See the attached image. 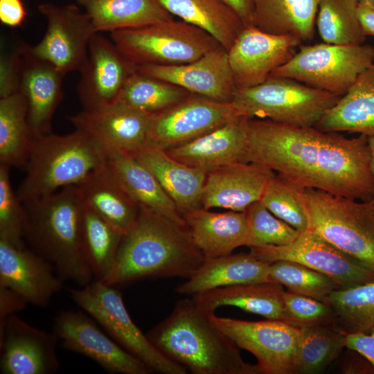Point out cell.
I'll return each mask as SVG.
<instances>
[{
  "mask_svg": "<svg viewBox=\"0 0 374 374\" xmlns=\"http://www.w3.org/2000/svg\"><path fill=\"white\" fill-rule=\"evenodd\" d=\"M269 263L250 253L205 259L187 280L176 287L181 295L195 296L217 287L268 281Z\"/></svg>",
  "mask_w": 374,
  "mask_h": 374,
  "instance_id": "f1b7e54d",
  "label": "cell"
},
{
  "mask_svg": "<svg viewBox=\"0 0 374 374\" xmlns=\"http://www.w3.org/2000/svg\"><path fill=\"white\" fill-rule=\"evenodd\" d=\"M27 16L21 0H0V21L8 27L21 26Z\"/></svg>",
  "mask_w": 374,
  "mask_h": 374,
  "instance_id": "c3c4849f",
  "label": "cell"
},
{
  "mask_svg": "<svg viewBox=\"0 0 374 374\" xmlns=\"http://www.w3.org/2000/svg\"><path fill=\"white\" fill-rule=\"evenodd\" d=\"M46 21L42 39L30 49L65 74L80 71L84 64L89 45L96 33L89 16L75 4L59 6L43 3L38 6Z\"/></svg>",
  "mask_w": 374,
  "mask_h": 374,
  "instance_id": "7c38bea8",
  "label": "cell"
},
{
  "mask_svg": "<svg viewBox=\"0 0 374 374\" xmlns=\"http://www.w3.org/2000/svg\"><path fill=\"white\" fill-rule=\"evenodd\" d=\"M268 281L285 286L293 293L323 301L332 292L340 288L326 275L289 260L269 264Z\"/></svg>",
  "mask_w": 374,
  "mask_h": 374,
  "instance_id": "60d3db41",
  "label": "cell"
},
{
  "mask_svg": "<svg viewBox=\"0 0 374 374\" xmlns=\"http://www.w3.org/2000/svg\"><path fill=\"white\" fill-rule=\"evenodd\" d=\"M345 367L346 373H374V368L364 357H354Z\"/></svg>",
  "mask_w": 374,
  "mask_h": 374,
  "instance_id": "f5cc1de1",
  "label": "cell"
},
{
  "mask_svg": "<svg viewBox=\"0 0 374 374\" xmlns=\"http://www.w3.org/2000/svg\"><path fill=\"white\" fill-rule=\"evenodd\" d=\"M247 227V246H285L292 243L300 232L271 213L260 201L249 205L244 211Z\"/></svg>",
  "mask_w": 374,
  "mask_h": 374,
  "instance_id": "7bdbcfd3",
  "label": "cell"
},
{
  "mask_svg": "<svg viewBox=\"0 0 374 374\" xmlns=\"http://www.w3.org/2000/svg\"><path fill=\"white\" fill-rule=\"evenodd\" d=\"M132 154L152 172L182 215L199 208L206 172L186 165L165 150L152 145Z\"/></svg>",
  "mask_w": 374,
  "mask_h": 374,
  "instance_id": "484cf974",
  "label": "cell"
},
{
  "mask_svg": "<svg viewBox=\"0 0 374 374\" xmlns=\"http://www.w3.org/2000/svg\"><path fill=\"white\" fill-rule=\"evenodd\" d=\"M324 301L346 332L369 333L374 328V281L335 290Z\"/></svg>",
  "mask_w": 374,
  "mask_h": 374,
  "instance_id": "f35d334b",
  "label": "cell"
},
{
  "mask_svg": "<svg viewBox=\"0 0 374 374\" xmlns=\"http://www.w3.org/2000/svg\"><path fill=\"white\" fill-rule=\"evenodd\" d=\"M192 94L182 87L135 71L127 80L115 103L156 114Z\"/></svg>",
  "mask_w": 374,
  "mask_h": 374,
  "instance_id": "74e56055",
  "label": "cell"
},
{
  "mask_svg": "<svg viewBox=\"0 0 374 374\" xmlns=\"http://www.w3.org/2000/svg\"><path fill=\"white\" fill-rule=\"evenodd\" d=\"M96 33L137 28L174 19L158 0H76Z\"/></svg>",
  "mask_w": 374,
  "mask_h": 374,
  "instance_id": "1f68e13d",
  "label": "cell"
},
{
  "mask_svg": "<svg viewBox=\"0 0 374 374\" xmlns=\"http://www.w3.org/2000/svg\"><path fill=\"white\" fill-rule=\"evenodd\" d=\"M231 8L242 19L245 26L253 25V0H221Z\"/></svg>",
  "mask_w": 374,
  "mask_h": 374,
  "instance_id": "816d5d0a",
  "label": "cell"
},
{
  "mask_svg": "<svg viewBox=\"0 0 374 374\" xmlns=\"http://www.w3.org/2000/svg\"><path fill=\"white\" fill-rule=\"evenodd\" d=\"M244 163L273 172L301 189L366 201L374 197L368 136L347 138L315 127L248 118Z\"/></svg>",
  "mask_w": 374,
  "mask_h": 374,
  "instance_id": "6da1fadb",
  "label": "cell"
},
{
  "mask_svg": "<svg viewBox=\"0 0 374 374\" xmlns=\"http://www.w3.org/2000/svg\"><path fill=\"white\" fill-rule=\"evenodd\" d=\"M172 16L210 34L227 51L245 26L221 0H158Z\"/></svg>",
  "mask_w": 374,
  "mask_h": 374,
  "instance_id": "836d02e7",
  "label": "cell"
},
{
  "mask_svg": "<svg viewBox=\"0 0 374 374\" xmlns=\"http://www.w3.org/2000/svg\"><path fill=\"white\" fill-rule=\"evenodd\" d=\"M76 186L83 204L123 235L130 231L137 219L139 206L123 188L107 161Z\"/></svg>",
  "mask_w": 374,
  "mask_h": 374,
  "instance_id": "83f0119b",
  "label": "cell"
},
{
  "mask_svg": "<svg viewBox=\"0 0 374 374\" xmlns=\"http://www.w3.org/2000/svg\"><path fill=\"white\" fill-rule=\"evenodd\" d=\"M205 260L187 226L139 206L123 235L114 264L103 283L116 286L150 277L192 276Z\"/></svg>",
  "mask_w": 374,
  "mask_h": 374,
  "instance_id": "7a4b0ae2",
  "label": "cell"
},
{
  "mask_svg": "<svg viewBox=\"0 0 374 374\" xmlns=\"http://www.w3.org/2000/svg\"><path fill=\"white\" fill-rule=\"evenodd\" d=\"M283 286L266 281L217 287L193 296L204 312L212 314L222 306H234L267 319L285 322Z\"/></svg>",
  "mask_w": 374,
  "mask_h": 374,
  "instance_id": "f546056e",
  "label": "cell"
},
{
  "mask_svg": "<svg viewBox=\"0 0 374 374\" xmlns=\"http://www.w3.org/2000/svg\"><path fill=\"white\" fill-rule=\"evenodd\" d=\"M136 71L182 87L193 94L219 102H231L236 88L227 51L222 46L191 62L138 66Z\"/></svg>",
  "mask_w": 374,
  "mask_h": 374,
  "instance_id": "44dd1931",
  "label": "cell"
},
{
  "mask_svg": "<svg viewBox=\"0 0 374 374\" xmlns=\"http://www.w3.org/2000/svg\"><path fill=\"white\" fill-rule=\"evenodd\" d=\"M106 161L103 148L81 130L32 136L26 176L17 195L23 204L48 196L79 184Z\"/></svg>",
  "mask_w": 374,
  "mask_h": 374,
  "instance_id": "5b68a950",
  "label": "cell"
},
{
  "mask_svg": "<svg viewBox=\"0 0 374 374\" xmlns=\"http://www.w3.org/2000/svg\"><path fill=\"white\" fill-rule=\"evenodd\" d=\"M315 127L325 132L374 134V63L359 75Z\"/></svg>",
  "mask_w": 374,
  "mask_h": 374,
  "instance_id": "4dcf8cb0",
  "label": "cell"
},
{
  "mask_svg": "<svg viewBox=\"0 0 374 374\" xmlns=\"http://www.w3.org/2000/svg\"><path fill=\"white\" fill-rule=\"evenodd\" d=\"M28 302L10 288L0 286V325L15 312L24 310Z\"/></svg>",
  "mask_w": 374,
  "mask_h": 374,
  "instance_id": "681fc988",
  "label": "cell"
},
{
  "mask_svg": "<svg viewBox=\"0 0 374 374\" xmlns=\"http://www.w3.org/2000/svg\"><path fill=\"white\" fill-rule=\"evenodd\" d=\"M59 339L53 331L35 328L13 314L0 325L2 374H53L60 366Z\"/></svg>",
  "mask_w": 374,
  "mask_h": 374,
  "instance_id": "e0dca14e",
  "label": "cell"
},
{
  "mask_svg": "<svg viewBox=\"0 0 374 374\" xmlns=\"http://www.w3.org/2000/svg\"><path fill=\"white\" fill-rule=\"evenodd\" d=\"M303 190L275 174L260 201L275 216L302 233L309 228Z\"/></svg>",
  "mask_w": 374,
  "mask_h": 374,
  "instance_id": "b9f144b4",
  "label": "cell"
},
{
  "mask_svg": "<svg viewBox=\"0 0 374 374\" xmlns=\"http://www.w3.org/2000/svg\"><path fill=\"white\" fill-rule=\"evenodd\" d=\"M73 301L91 316L122 348L145 363L152 372L186 374L187 370L161 353L132 321L121 292L94 280L80 288L69 287Z\"/></svg>",
  "mask_w": 374,
  "mask_h": 374,
  "instance_id": "9c48e42d",
  "label": "cell"
},
{
  "mask_svg": "<svg viewBox=\"0 0 374 374\" xmlns=\"http://www.w3.org/2000/svg\"><path fill=\"white\" fill-rule=\"evenodd\" d=\"M105 152L107 164L139 206L153 211L177 224L187 226L176 204L157 178L134 154L116 150Z\"/></svg>",
  "mask_w": 374,
  "mask_h": 374,
  "instance_id": "d4e9b609",
  "label": "cell"
},
{
  "mask_svg": "<svg viewBox=\"0 0 374 374\" xmlns=\"http://www.w3.org/2000/svg\"><path fill=\"white\" fill-rule=\"evenodd\" d=\"M373 63L374 47L370 44L324 42L300 46L288 62L269 76L292 78L341 96Z\"/></svg>",
  "mask_w": 374,
  "mask_h": 374,
  "instance_id": "30bf717a",
  "label": "cell"
},
{
  "mask_svg": "<svg viewBox=\"0 0 374 374\" xmlns=\"http://www.w3.org/2000/svg\"><path fill=\"white\" fill-rule=\"evenodd\" d=\"M301 42L296 37L269 33L254 25L245 26L227 51L236 88L263 82L294 56Z\"/></svg>",
  "mask_w": 374,
  "mask_h": 374,
  "instance_id": "2e32d148",
  "label": "cell"
},
{
  "mask_svg": "<svg viewBox=\"0 0 374 374\" xmlns=\"http://www.w3.org/2000/svg\"><path fill=\"white\" fill-rule=\"evenodd\" d=\"M88 314L72 310L59 312L53 332L62 347L95 361L107 372L149 374L152 370L104 332Z\"/></svg>",
  "mask_w": 374,
  "mask_h": 374,
  "instance_id": "9a60e30c",
  "label": "cell"
},
{
  "mask_svg": "<svg viewBox=\"0 0 374 374\" xmlns=\"http://www.w3.org/2000/svg\"><path fill=\"white\" fill-rule=\"evenodd\" d=\"M285 322L296 328L336 323V314L327 303L290 291L283 292Z\"/></svg>",
  "mask_w": 374,
  "mask_h": 374,
  "instance_id": "f6af8a7d",
  "label": "cell"
},
{
  "mask_svg": "<svg viewBox=\"0 0 374 374\" xmlns=\"http://www.w3.org/2000/svg\"><path fill=\"white\" fill-rule=\"evenodd\" d=\"M110 36L118 51L135 67L186 64L221 46L204 30L174 19L114 30Z\"/></svg>",
  "mask_w": 374,
  "mask_h": 374,
  "instance_id": "ba28073f",
  "label": "cell"
},
{
  "mask_svg": "<svg viewBox=\"0 0 374 374\" xmlns=\"http://www.w3.org/2000/svg\"><path fill=\"white\" fill-rule=\"evenodd\" d=\"M192 239L205 259L230 254L247 246L248 227L244 213H215L198 208L183 215Z\"/></svg>",
  "mask_w": 374,
  "mask_h": 374,
  "instance_id": "4316f807",
  "label": "cell"
},
{
  "mask_svg": "<svg viewBox=\"0 0 374 374\" xmlns=\"http://www.w3.org/2000/svg\"><path fill=\"white\" fill-rule=\"evenodd\" d=\"M299 328L294 373L314 374L322 372L345 347L346 332L336 323Z\"/></svg>",
  "mask_w": 374,
  "mask_h": 374,
  "instance_id": "8d00e7d4",
  "label": "cell"
},
{
  "mask_svg": "<svg viewBox=\"0 0 374 374\" xmlns=\"http://www.w3.org/2000/svg\"><path fill=\"white\" fill-rule=\"evenodd\" d=\"M359 0H321L316 23L322 40L337 45H360L365 42L357 15Z\"/></svg>",
  "mask_w": 374,
  "mask_h": 374,
  "instance_id": "ab89813d",
  "label": "cell"
},
{
  "mask_svg": "<svg viewBox=\"0 0 374 374\" xmlns=\"http://www.w3.org/2000/svg\"><path fill=\"white\" fill-rule=\"evenodd\" d=\"M51 263L25 245L0 239V286L19 294L28 303L46 307L62 287Z\"/></svg>",
  "mask_w": 374,
  "mask_h": 374,
  "instance_id": "7402d4cb",
  "label": "cell"
},
{
  "mask_svg": "<svg viewBox=\"0 0 374 374\" xmlns=\"http://www.w3.org/2000/svg\"><path fill=\"white\" fill-rule=\"evenodd\" d=\"M82 204L76 185L23 204L24 238L32 250L52 264L63 280L84 287L94 277L80 242Z\"/></svg>",
  "mask_w": 374,
  "mask_h": 374,
  "instance_id": "277c9868",
  "label": "cell"
},
{
  "mask_svg": "<svg viewBox=\"0 0 374 374\" xmlns=\"http://www.w3.org/2000/svg\"><path fill=\"white\" fill-rule=\"evenodd\" d=\"M248 118L238 116L193 140L166 150L179 161L206 173L244 162L248 143Z\"/></svg>",
  "mask_w": 374,
  "mask_h": 374,
  "instance_id": "cb8c5ba5",
  "label": "cell"
},
{
  "mask_svg": "<svg viewBox=\"0 0 374 374\" xmlns=\"http://www.w3.org/2000/svg\"><path fill=\"white\" fill-rule=\"evenodd\" d=\"M368 144L371 149V171L374 177V134L370 136H368Z\"/></svg>",
  "mask_w": 374,
  "mask_h": 374,
  "instance_id": "db71d44e",
  "label": "cell"
},
{
  "mask_svg": "<svg viewBox=\"0 0 374 374\" xmlns=\"http://www.w3.org/2000/svg\"><path fill=\"white\" fill-rule=\"evenodd\" d=\"M357 15L364 35L374 36V1L360 0Z\"/></svg>",
  "mask_w": 374,
  "mask_h": 374,
  "instance_id": "f907efd6",
  "label": "cell"
},
{
  "mask_svg": "<svg viewBox=\"0 0 374 374\" xmlns=\"http://www.w3.org/2000/svg\"><path fill=\"white\" fill-rule=\"evenodd\" d=\"M210 317L240 349L256 357L261 374L294 373L299 328L279 320L244 321L215 313Z\"/></svg>",
  "mask_w": 374,
  "mask_h": 374,
  "instance_id": "8fae6325",
  "label": "cell"
},
{
  "mask_svg": "<svg viewBox=\"0 0 374 374\" xmlns=\"http://www.w3.org/2000/svg\"><path fill=\"white\" fill-rule=\"evenodd\" d=\"M10 168L0 164V239L24 246L25 209L12 188Z\"/></svg>",
  "mask_w": 374,
  "mask_h": 374,
  "instance_id": "ee69618b",
  "label": "cell"
},
{
  "mask_svg": "<svg viewBox=\"0 0 374 374\" xmlns=\"http://www.w3.org/2000/svg\"><path fill=\"white\" fill-rule=\"evenodd\" d=\"M153 115L114 103L96 109H82L68 119L103 150L134 154L148 145Z\"/></svg>",
  "mask_w": 374,
  "mask_h": 374,
  "instance_id": "ac0fdd59",
  "label": "cell"
},
{
  "mask_svg": "<svg viewBox=\"0 0 374 374\" xmlns=\"http://www.w3.org/2000/svg\"><path fill=\"white\" fill-rule=\"evenodd\" d=\"M241 116L232 103L192 94L176 105L154 114L148 145L163 150L181 145Z\"/></svg>",
  "mask_w": 374,
  "mask_h": 374,
  "instance_id": "5bb4252c",
  "label": "cell"
},
{
  "mask_svg": "<svg viewBox=\"0 0 374 374\" xmlns=\"http://www.w3.org/2000/svg\"><path fill=\"white\" fill-rule=\"evenodd\" d=\"M274 172L244 162L231 163L206 175L201 206L206 209L221 208L244 211L260 201Z\"/></svg>",
  "mask_w": 374,
  "mask_h": 374,
  "instance_id": "603a6c76",
  "label": "cell"
},
{
  "mask_svg": "<svg viewBox=\"0 0 374 374\" xmlns=\"http://www.w3.org/2000/svg\"><path fill=\"white\" fill-rule=\"evenodd\" d=\"M16 50L19 57V91L27 103L32 136L50 134L53 117L62 99L66 74L34 54L28 44H21Z\"/></svg>",
  "mask_w": 374,
  "mask_h": 374,
  "instance_id": "ffe728a7",
  "label": "cell"
},
{
  "mask_svg": "<svg viewBox=\"0 0 374 374\" xmlns=\"http://www.w3.org/2000/svg\"><path fill=\"white\" fill-rule=\"evenodd\" d=\"M366 1H374V0H366Z\"/></svg>",
  "mask_w": 374,
  "mask_h": 374,
  "instance_id": "11a10c76",
  "label": "cell"
},
{
  "mask_svg": "<svg viewBox=\"0 0 374 374\" xmlns=\"http://www.w3.org/2000/svg\"><path fill=\"white\" fill-rule=\"evenodd\" d=\"M345 347L364 357L374 368V328L369 332H346Z\"/></svg>",
  "mask_w": 374,
  "mask_h": 374,
  "instance_id": "7dc6e473",
  "label": "cell"
},
{
  "mask_svg": "<svg viewBox=\"0 0 374 374\" xmlns=\"http://www.w3.org/2000/svg\"><path fill=\"white\" fill-rule=\"evenodd\" d=\"M253 25L276 35L310 41L321 0H253Z\"/></svg>",
  "mask_w": 374,
  "mask_h": 374,
  "instance_id": "d6a6232c",
  "label": "cell"
},
{
  "mask_svg": "<svg viewBox=\"0 0 374 374\" xmlns=\"http://www.w3.org/2000/svg\"><path fill=\"white\" fill-rule=\"evenodd\" d=\"M19 57L15 49L0 59V98L19 92Z\"/></svg>",
  "mask_w": 374,
  "mask_h": 374,
  "instance_id": "bcb514c9",
  "label": "cell"
},
{
  "mask_svg": "<svg viewBox=\"0 0 374 374\" xmlns=\"http://www.w3.org/2000/svg\"><path fill=\"white\" fill-rule=\"evenodd\" d=\"M309 230L374 272V197L366 201L305 188Z\"/></svg>",
  "mask_w": 374,
  "mask_h": 374,
  "instance_id": "8992f818",
  "label": "cell"
},
{
  "mask_svg": "<svg viewBox=\"0 0 374 374\" xmlns=\"http://www.w3.org/2000/svg\"><path fill=\"white\" fill-rule=\"evenodd\" d=\"M136 71L112 40L99 33L91 37L87 59L79 71L77 90L83 109L114 103L128 78Z\"/></svg>",
  "mask_w": 374,
  "mask_h": 374,
  "instance_id": "d6986e66",
  "label": "cell"
},
{
  "mask_svg": "<svg viewBox=\"0 0 374 374\" xmlns=\"http://www.w3.org/2000/svg\"><path fill=\"white\" fill-rule=\"evenodd\" d=\"M340 97L292 78L269 76L259 84L235 88L231 103L247 118L315 127Z\"/></svg>",
  "mask_w": 374,
  "mask_h": 374,
  "instance_id": "52a82bcc",
  "label": "cell"
},
{
  "mask_svg": "<svg viewBox=\"0 0 374 374\" xmlns=\"http://www.w3.org/2000/svg\"><path fill=\"white\" fill-rule=\"evenodd\" d=\"M213 314V313H212ZM193 298L184 299L147 334L165 356L194 374H261Z\"/></svg>",
  "mask_w": 374,
  "mask_h": 374,
  "instance_id": "3957f363",
  "label": "cell"
},
{
  "mask_svg": "<svg viewBox=\"0 0 374 374\" xmlns=\"http://www.w3.org/2000/svg\"><path fill=\"white\" fill-rule=\"evenodd\" d=\"M32 134L28 106L21 93L0 98V161L10 167L25 168Z\"/></svg>",
  "mask_w": 374,
  "mask_h": 374,
  "instance_id": "d590c367",
  "label": "cell"
},
{
  "mask_svg": "<svg viewBox=\"0 0 374 374\" xmlns=\"http://www.w3.org/2000/svg\"><path fill=\"white\" fill-rule=\"evenodd\" d=\"M250 249L254 257L269 264L289 260L304 265L326 275L340 288L374 281L373 271L309 229L288 245H262Z\"/></svg>",
  "mask_w": 374,
  "mask_h": 374,
  "instance_id": "4fadbf2b",
  "label": "cell"
},
{
  "mask_svg": "<svg viewBox=\"0 0 374 374\" xmlns=\"http://www.w3.org/2000/svg\"><path fill=\"white\" fill-rule=\"evenodd\" d=\"M79 237L82 253L94 279L104 281L114 264L123 234L82 204Z\"/></svg>",
  "mask_w": 374,
  "mask_h": 374,
  "instance_id": "e575fe53",
  "label": "cell"
}]
</instances>
